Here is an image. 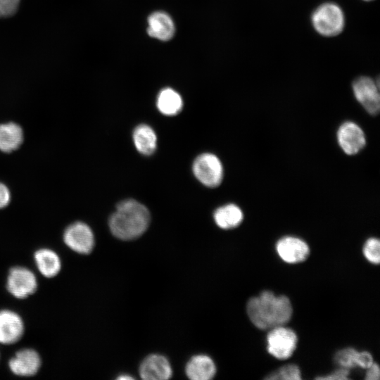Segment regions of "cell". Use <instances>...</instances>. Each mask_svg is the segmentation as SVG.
Listing matches in <instances>:
<instances>
[{
	"label": "cell",
	"mask_w": 380,
	"mask_h": 380,
	"mask_svg": "<svg viewBox=\"0 0 380 380\" xmlns=\"http://www.w3.org/2000/svg\"><path fill=\"white\" fill-rule=\"evenodd\" d=\"M278 256L285 262L297 264L305 261L310 255V247L303 239L292 236L279 239L275 245Z\"/></svg>",
	"instance_id": "cell-9"
},
{
	"label": "cell",
	"mask_w": 380,
	"mask_h": 380,
	"mask_svg": "<svg viewBox=\"0 0 380 380\" xmlns=\"http://www.w3.org/2000/svg\"><path fill=\"white\" fill-rule=\"evenodd\" d=\"M34 260L39 272L46 278H53L61 271V260L53 250L42 248L34 253Z\"/></svg>",
	"instance_id": "cell-15"
},
{
	"label": "cell",
	"mask_w": 380,
	"mask_h": 380,
	"mask_svg": "<svg viewBox=\"0 0 380 380\" xmlns=\"http://www.w3.org/2000/svg\"><path fill=\"white\" fill-rule=\"evenodd\" d=\"M133 140L136 148L141 154L151 155L156 148L157 137L148 125H138L134 130Z\"/></svg>",
	"instance_id": "cell-19"
},
{
	"label": "cell",
	"mask_w": 380,
	"mask_h": 380,
	"mask_svg": "<svg viewBox=\"0 0 380 380\" xmlns=\"http://www.w3.org/2000/svg\"><path fill=\"white\" fill-rule=\"evenodd\" d=\"M175 31V24L167 13L157 11L148 17L147 32L151 37L167 41L173 37Z\"/></svg>",
	"instance_id": "cell-14"
},
{
	"label": "cell",
	"mask_w": 380,
	"mask_h": 380,
	"mask_svg": "<svg viewBox=\"0 0 380 380\" xmlns=\"http://www.w3.org/2000/svg\"><path fill=\"white\" fill-rule=\"evenodd\" d=\"M246 313L255 327L270 330L289 322L293 306L287 296L265 290L248 300Z\"/></svg>",
	"instance_id": "cell-1"
},
{
	"label": "cell",
	"mask_w": 380,
	"mask_h": 380,
	"mask_svg": "<svg viewBox=\"0 0 380 380\" xmlns=\"http://www.w3.org/2000/svg\"><path fill=\"white\" fill-rule=\"evenodd\" d=\"M358 351L353 348L348 347L339 350L335 353L334 362L340 367L350 369L356 366Z\"/></svg>",
	"instance_id": "cell-22"
},
{
	"label": "cell",
	"mask_w": 380,
	"mask_h": 380,
	"mask_svg": "<svg viewBox=\"0 0 380 380\" xmlns=\"http://www.w3.org/2000/svg\"><path fill=\"white\" fill-rule=\"evenodd\" d=\"M35 274L28 268L15 266L10 269L7 279V291L18 299H24L35 293L37 289Z\"/></svg>",
	"instance_id": "cell-5"
},
{
	"label": "cell",
	"mask_w": 380,
	"mask_h": 380,
	"mask_svg": "<svg viewBox=\"0 0 380 380\" xmlns=\"http://www.w3.org/2000/svg\"><path fill=\"white\" fill-rule=\"evenodd\" d=\"M349 376V369L340 367L338 369L326 375L317 376L316 379L322 380H348L350 379Z\"/></svg>",
	"instance_id": "cell-25"
},
{
	"label": "cell",
	"mask_w": 380,
	"mask_h": 380,
	"mask_svg": "<svg viewBox=\"0 0 380 380\" xmlns=\"http://www.w3.org/2000/svg\"><path fill=\"white\" fill-rule=\"evenodd\" d=\"M374 362L373 357L369 352L358 351L356 366L363 369H367Z\"/></svg>",
	"instance_id": "cell-26"
},
{
	"label": "cell",
	"mask_w": 380,
	"mask_h": 380,
	"mask_svg": "<svg viewBox=\"0 0 380 380\" xmlns=\"http://www.w3.org/2000/svg\"><path fill=\"white\" fill-rule=\"evenodd\" d=\"M298 341V336L292 329L284 325L276 327L267 334V350L277 360H286L295 352Z\"/></svg>",
	"instance_id": "cell-4"
},
{
	"label": "cell",
	"mask_w": 380,
	"mask_h": 380,
	"mask_svg": "<svg viewBox=\"0 0 380 380\" xmlns=\"http://www.w3.org/2000/svg\"><path fill=\"white\" fill-rule=\"evenodd\" d=\"M24 331L23 320L18 313L8 309L0 310V343H15L22 338Z\"/></svg>",
	"instance_id": "cell-12"
},
{
	"label": "cell",
	"mask_w": 380,
	"mask_h": 380,
	"mask_svg": "<svg viewBox=\"0 0 380 380\" xmlns=\"http://www.w3.org/2000/svg\"><path fill=\"white\" fill-rule=\"evenodd\" d=\"M312 22L318 33L326 37H333L343 30L344 15L338 6L332 3H326L319 6L314 11Z\"/></svg>",
	"instance_id": "cell-3"
},
{
	"label": "cell",
	"mask_w": 380,
	"mask_h": 380,
	"mask_svg": "<svg viewBox=\"0 0 380 380\" xmlns=\"http://www.w3.org/2000/svg\"><path fill=\"white\" fill-rule=\"evenodd\" d=\"M22 127L15 122L0 124V151L11 153L18 149L23 141Z\"/></svg>",
	"instance_id": "cell-17"
},
{
	"label": "cell",
	"mask_w": 380,
	"mask_h": 380,
	"mask_svg": "<svg viewBox=\"0 0 380 380\" xmlns=\"http://www.w3.org/2000/svg\"><path fill=\"white\" fill-rule=\"evenodd\" d=\"M150 222L147 208L139 202L128 199L119 203L109 219L112 234L122 240H132L146 230Z\"/></svg>",
	"instance_id": "cell-2"
},
{
	"label": "cell",
	"mask_w": 380,
	"mask_h": 380,
	"mask_svg": "<svg viewBox=\"0 0 380 380\" xmlns=\"http://www.w3.org/2000/svg\"><path fill=\"white\" fill-rule=\"evenodd\" d=\"M379 81L376 82L368 77H360L354 80L353 90L357 101L368 113L376 115L380 109Z\"/></svg>",
	"instance_id": "cell-8"
},
{
	"label": "cell",
	"mask_w": 380,
	"mask_h": 380,
	"mask_svg": "<svg viewBox=\"0 0 380 380\" xmlns=\"http://www.w3.org/2000/svg\"><path fill=\"white\" fill-rule=\"evenodd\" d=\"M132 379V377L129 376H126V375H125L124 376H120L118 377V379Z\"/></svg>",
	"instance_id": "cell-29"
},
{
	"label": "cell",
	"mask_w": 380,
	"mask_h": 380,
	"mask_svg": "<svg viewBox=\"0 0 380 380\" xmlns=\"http://www.w3.org/2000/svg\"><path fill=\"white\" fill-rule=\"evenodd\" d=\"M380 378V369L379 365L374 362L369 367L366 369V380H379Z\"/></svg>",
	"instance_id": "cell-28"
},
{
	"label": "cell",
	"mask_w": 380,
	"mask_h": 380,
	"mask_svg": "<svg viewBox=\"0 0 380 380\" xmlns=\"http://www.w3.org/2000/svg\"><path fill=\"white\" fill-rule=\"evenodd\" d=\"M195 177L205 186L216 187L223 178V167L220 159L212 153H203L194 162Z\"/></svg>",
	"instance_id": "cell-6"
},
{
	"label": "cell",
	"mask_w": 380,
	"mask_h": 380,
	"mask_svg": "<svg viewBox=\"0 0 380 380\" xmlns=\"http://www.w3.org/2000/svg\"><path fill=\"white\" fill-rule=\"evenodd\" d=\"M337 141L348 155H355L360 152L366 144V138L363 130L355 122H343L337 131Z\"/></svg>",
	"instance_id": "cell-10"
},
{
	"label": "cell",
	"mask_w": 380,
	"mask_h": 380,
	"mask_svg": "<svg viewBox=\"0 0 380 380\" xmlns=\"http://www.w3.org/2000/svg\"><path fill=\"white\" fill-rule=\"evenodd\" d=\"M141 377L145 380H165L172 376V368L167 358L153 354L148 356L139 367Z\"/></svg>",
	"instance_id": "cell-13"
},
{
	"label": "cell",
	"mask_w": 380,
	"mask_h": 380,
	"mask_svg": "<svg viewBox=\"0 0 380 380\" xmlns=\"http://www.w3.org/2000/svg\"><path fill=\"white\" fill-rule=\"evenodd\" d=\"M362 253L368 262L378 265L380 262V241L379 239L371 237L367 239L363 245Z\"/></svg>",
	"instance_id": "cell-23"
},
{
	"label": "cell",
	"mask_w": 380,
	"mask_h": 380,
	"mask_svg": "<svg viewBox=\"0 0 380 380\" xmlns=\"http://www.w3.org/2000/svg\"><path fill=\"white\" fill-rule=\"evenodd\" d=\"M41 357L32 348H23L10 359L8 367L13 374L20 376H32L39 370Z\"/></svg>",
	"instance_id": "cell-11"
},
{
	"label": "cell",
	"mask_w": 380,
	"mask_h": 380,
	"mask_svg": "<svg viewBox=\"0 0 380 380\" xmlns=\"http://www.w3.org/2000/svg\"><path fill=\"white\" fill-rule=\"evenodd\" d=\"M365 1H370V0H365Z\"/></svg>",
	"instance_id": "cell-30"
},
{
	"label": "cell",
	"mask_w": 380,
	"mask_h": 380,
	"mask_svg": "<svg viewBox=\"0 0 380 380\" xmlns=\"http://www.w3.org/2000/svg\"><path fill=\"white\" fill-rule=\"evenodd\" d=\"M265 379L269 380H300L302 376L300 369L296 365L289 364L270 373Z\"/></svg>",
	"instance_id": "cell-21"
},
{
	"label": "cell",
	"mask_w": 380,
	"mask_h": 380,
	"mask_svg": "<svg viewBox=\"0 0 380 380\" xmlns=\"http://www.w3.org/2000/svg\"><path fill=\"white\" fill-rule=\"evenodd\" d=\"M20 0H0V18L13 15L18 9Z\"/></svg>",
	"instance_id": "cell-24"
},
{
	"label": "cell",
	"mask_w": 380,
	"mask_h": 380,
	"mask_svg": "<svg viewBox=\"0 0 380 380\" xmlns=\"http://www.w3.org/2000/svg\"><path fill=\"white\" fill-rule=\"evenodd\" d=\"M11 201V193L8 188L0 182V209L6 207Z\"/></svg>",
	"instance_id": "cell-27"
},
{
	"label": "cell",
	"mask_w": 380,
	"mask_h": 380,
	"mask_svg": "<svg viewBox=\"0 0 380 380\" xmlns=\"http://www.w3.org/2000/svg\"><path fill=\"white\" fill-rule=\"evenodd\" d=\"M65 244L74 252L87 255L94 246V235L91 227L83 222H75L66 227L63 235Z\"/></svg>",
	"instance_id": "cell-7"
},
{
	"label": "cell",
	"mask_w": 380,
	"mask_h": 380,
	"mask_svg": "<svg viewBox=\"0 0 380 380\" xmlns=\"http://www.w3.org/2000/svg\"><path fill=\"white\" fill-rule=\"evenodd\" d=\"M182 106L181 96L172 89L165 88L158 96L157 107L164 115H176L182 110Z\"/></svg>",
	"instance_id": "cell-20"
},
{
	"label": "cell",
	"mask_w": 380,
	"mask_h": 380,
	"mask_svg": "<svg viewBox=\"0 0 380 380\" xmlns=\"http://www.w3.org/2000/svg\"><path fill=\"white\" fill-rule=\"evenodd\" d=\"M186 374L192 380H208L216 373L213 360L205 355L193 357L186 366Z\"/></svg>",
	"instance_id": "cell-16"
},
{
	"label": "cell",
	"mask_w": 380,
	"mask_h": 380,
	"mask_svg": "<svg viewBox=\"0 0 380 380\" xmlns=\"http://www.w3.org/2000/svg\"><path fill=\"white\" fill-rule=\"evenodd\" d=\"M213 218L219 227L229 229L241 223L243 214L238 205L229 203L218 208L214 213Z\"/></svg>",
	"instance_id": "cell-18"
}]
</instances>
